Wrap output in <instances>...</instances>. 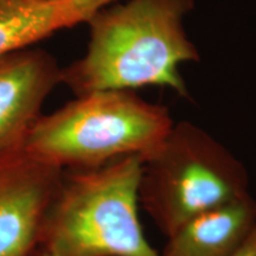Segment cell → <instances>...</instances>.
I'll use <instances>...</instances> for the list:
<instances>
[{
    "instance_id": "cell-5",
    "label": "cell",
    "mask_w": 256,
    "mask_h": 256,
    "mask_svg": "<svg viewBox=\"0 0 256 256\" xmlns=\"http://www.w3.org/2000/svg\"><path fill=\"white\" fill-rule=\"evenodd\" d=\"M62 172L23 146L0 153V256H30L40 247Z\"/></svg>"
},
{
    "instance_id": "cell-7",
    "label": "cell",
    "mask_w": 256,
    "mask_h": 256,
    "mask_svg": "<svg viewBox=\"0 0 256 256\" xmlns=\"http://www.w3.org/2000/svg\"><path fill=\"white\" fill-rule=\"evenodd\" d=\"M256 226L252 194L200 214L168 236L160 256H234Z\"/></svg>"
},
{
    "instance_id": "cell-2",
    "label": "cell",
    "mask_w": 256,
    "mask_h": 256,
    "mask_svg": "<svg viewBox=\"0 0 256 256\" xmlns=\"http://www.w3.org/2000/svg\"><path fill=\"white\" fill-rule=\"evenodd\" d=\"M142 156L63 170L40 247L56 256H160L139 218Z\"/></svg>"
},
{
    "instance_id": "cell-6",
    "label": "cell",
    "mask_w": 256,
    "mask_h": 256,
    "mask_svg": "<svg viewBox=\"0 0 256 256\" xmlns=\"http://www.w3.org/2000/svg\"><path fill=\"white\" fill-rule=\"evenodd\" d=\"M60 74L55 57L37 48L0 56V153L23 146Z\"/></svg>"
},
{
    "instance_id": "cell-10",
    "label": "cell",
    "mask_w": 256,
    "mask_h": 256,
    "mask_svg": "<svg viewBox=\"0 0 256 256\" xmlns=\"http://www.w3.org/2000/svg\"><path fill=\"white\" fill-rule=\"evenodd\" d=\"M30 256H56V255L48 250V249L40 247H40H38L34 252H32Z\"/></svg>"
},
{
    "instance_id": "cell-9",
    "label": "cell",
    "mask_w": 256,
    "mask_h": 256,
    "mask_svg": "<svg viewBox=\"0 0 256 256\" xmlns=\"http://www.w3.org/2000/svg\"><path fill=\"white\" fill-rule=\"evenodd\" d=\"M234 256H256V226L244 244Z\"/></svg>"
},
{
    "instance_id": "cell-4",
    "label": "cell",
    "mask_w": 256,
    "mask_h": 256,
    "mask_svg": "<svg viewBox=\"0 0 256 256\" xmlns=\"http://www.w3.org/2000/svg\"><path fill=\"white\" fill-rule=\"evenodd\" d=\"M247 168L203 128L174 122L144 156L139 204L166 238L208 210L250 194Z\"/></svg>"
},
{
    "instance_id": "cell-1",
    "label": "cell",
    "mask_w": 256,
    "mask_h": 256,
    "mask_svg": "<svg viewBox=\"0 0 256 256\" xmlns=\"http://www.w3.org/2000/svg\"><path fill=\"white\" fill-rule=\"evenodd\" d=\"M194 0H119L89 19L81 58L62 68L76 96L101 90L168 88L188 98L180 66L200 56L185 30Z\"/></svg>"
},
{
    "instance_id": "cell-8",
    "label": "cell",
    "mask_w": 256,
    "mask_h": 256,
    "mask_svg": "<svg viewBox=\"0 0 256 256\" xmlns=\"http://www.w3.org/2000/svg\"><path fill=\"white\" fill-rule=\"evenodd\" d=\"M119 0H0V56L26 49L51 34L87 24Z\"/></svg>"
},
{
    "instance_id": "cell-3",
    "label": "cell",
    "mask_w": 256,
    "mask_h": 256,
    "mask_svg": "<svg viewBox=\"0 0 256 256\" xmlns=\"http://www.w3.org/2000/svg\"><path fill=\"white\" fill-rule=\"evenodd\" d=\"M174 124L165 106L144 100L134 92H92L42 114L23 147L60 170L96 168L127 156L144 158Z\"/></svg>"
},
{
    "instance_id": "cell-11",
    "label": "cell",
    "mask_w": 256,
    "mask_h": 256,
    "mask_svg": "<svg viewBox=\"0 0 256 256\" xmlns=\"http://www.w3.org/2000/svg\"><path fill=\"white\" fill-rule=\"evenodd\" d=\"M50 2H55V0H50Z\"/></svg>"
}]
</instances>
